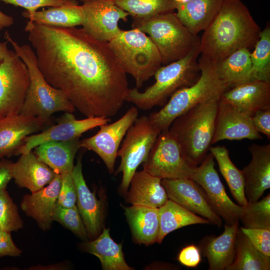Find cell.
Returning <instances> with one entry per match:
<instances>
[{
  "label": "cell",
  "instance_id": "cell-7",
  "mask_svg": "<svg viewBox=\"0 0 270 270\" xmlns=\"http://www.w3.org/2000/svg\"><path fill=\"white\" fill-rule=\"evenodd\" d=\"M118 62L140 88L162 66L160 52L152 40L138 29L121 30L108 42Z\"/></svg>",
  "mask_w": 270,
  "mask_h": 270
},
{
  "label": "cell",
  "instance_id": "cell-22",
  "mask_svg": "<svg viewBox=\"0 0 270 270\" xmlns=\"http://www.w3.org/2000/svg\"><path fill=\"white\" fill-rule=\"evenodd\" d=\"M61 184V176L56 174L46 187L26 194L20 204V208L28 216L34 220L38 226L46 231L52 228L56 202Z\"/></svg>",
  "mask_w": 270,
  "mask_h": 270
},
{
  "label": "cell",
  "instance_id": "cell-30",
  "mask_svg": "<svg viewBox=\"0 0 270 270\" xmlns=\"http://www.w3.org/2000/svg\"><path fill=\"white\" fill-rule=\"evenodd\" d=\"M158 214L160 232L156 241L158 244H160L168 234L182 227L195 224H212L208 220L170 199L158 208Z\"/></svg>",
  "mask_w": 270,
  "mask_h": 270
},
{
  "label": "cell",
  "instance_id": "cell-21",
  "mask_svg": "<svg viewBox=\"0 0 270 270\" xmlns=\"http://www.w3.org/2000/svg\"><path fill=\"white\" fill-rule=\"evenodd\" d=\"M220 100L250 116L260 110L270 109V82L249 81L226 91Z\"/></svg>",
  "mask_w": 270,
  "mask_h": 270
},
{
  "label": "cell",
  "instance_id": "cell-39",
  "mask_svg": "<svg viewBox=\"0 0 270 270\" xmlns=\"http://www.w3.org/2000/svg\"><path fill=\"white\" fill-rule=\"evenodd\" d=\"M18 208L6 189L0 190V228L12 232L23 228Z\"/></svg>",
  "mask_w": 270,
  "mask_h": 270
},
{
  "label": "cell",
  "instance_id": "cell-23",
  "mask_svg": "<svg viewBox=\"0 0 270 270\" xmlns=\"http://www.w3.org/2000/svg\"><path fill=\"white\" fill-rule=\"evenodd\" d=\"M239 222L224 225L223 232L218 236H206L200 242L198 248L206 257L210 270H226L235 254V242Z\"/></svg>",
  "mask_w": 270,
  "mask_h": 270
},
{
  "label": "cell",
  "instance_id": "cell-19",
  "mask_svg": "<svg viewBox=\"0 0 270 270\" xmlns=\"http://www.w3.org/2000/svg\"><path fill=\"white\" fill-rule=\"evenodd\" d=\"M248 148L252 158L242 171L246 198L248 202H254L270 188V144H252Z\"/></svg>",
  "mask_w": 270,
  "mask_h": 270
},
{
  "label": "cell",
  "instance_id": "cell-27",
  "mask_svg": "<svg viewBox=\"0 0 270 270\" xmlns=\"http://www.w3.org/2000/svg\"><path fill=\"white\" fill-rule=\"evenodd\" d=\"M224 0H189L178 4L180 21L194 35L204 30L218 13Z\"/></svg>",
  "mask_w": 270,
  "mask_h": 270
},
{
  "label": "cell",
  "instance_id": "cell-20",
  "mask_svg": "<svg viewBox=\"0 0 270 270\" xmlns=\"http://www.w3.org/2000/svg\"><path fill=\"white\" fill-rule=\"evenodd\" d=\"M76 192L77 208L88 237L94 238L100 232L103 221L102 204L88 187L82 171V157L78 158L72 172Z\"/></svg>",
  "mask_w": 270,
  "mask_h": 270
},
{
  "label": "cell",
  "instance_id": "cell-10",
  "mask_svg": "<svg viewBox=\"0 0 270 270\" xmlns=\"http://www.w3.org/2000/svg\"><path fill=\"white\" fill-rule=\"evenodd\" d=\"M144 163V170L161 179L190 178L195 168L168 129L160 133Z\"/></svg>",
  "mask_w": 270,
  "mask_h": 270
},
{
  "label": "cell",
  "instance_id": "cell-18",
  "mask_svg": "<svg viewBox=\"0 0 270 270\" xmlns=\"http://www.w3.org/2000/svg\"><path fill=\"white\" fill-rule=\"evenodd\" d=\"M50 120L18 114L0 119V159L16 156L28 136L42 130Z\"/></svg>",
  "mask_w": 270,
  "mask_h": 270
},
{
  "label": "cell",
  "instance_id": "cell-36",
  "mask_svg": "<svg viewBox=\"0 0 270 270\" xmlns=\"http://www.w3.org/2000/svg\"><path fill=\"white\" fill-rule=\"evenodd\" d=\"M250 81L270 82V26L262 30L260 38L250 52Z\"/></svg>",
  "mask_w": 270,
  "mask_h": 270
},
{
  "label": "cell",
  "instance_id": "cell-31",
  "mask_svg": "<svg viewBox=\"0 0 270 270\" xmlns=\"http://www.w3.org/2000/svg\"><path fill=\"white\" fill-rule=\"evenodd\" d=\"M22 16L39 24L58 28H72L82 25L83 15L77 3L34 12L26 10Z\"/></svg>",
  "mask_w": 270,
  "mask_h": 270
},
{
  "label": "cell",
  "instance_id": "cell-13",
  "mask_svg": "<svg viewBox=\"0 0 270 270\" xmlns=\"http://www.w3.org/2000/svg\"><path fill=\"white\" fill-rule=\"evenodd\" d=\"M138 116V108L132 106L116 122L100 126L96 134L80 140V148L96 154L103 160L110 173H112L120 144Z\"/></svg>",
  "mask_w": 270,
  "mask_h": 270
},
{
  "label": "cell",
  "instance_id": "cell-48",
  "mask_svg": "<svg viewBox=\"0 0 270 270\" xmlns=\"http://www.w3.org/2000/svg\"><path fill=\"white\" fill-rule=\"evenodd\" d=\"M8 42V40L4 42H0V65L3 62L10 51L7 47Z\"/></svg>",
  "mask_w": 270,
  "mask_h": 270
},
{
  "label": "cell",
  "instance_id": "cell-6",
  "mask_svg": "<svg viewBox=\"0 0 270 270\" xmlns=\"http://www.w3.org/2000/svg\"><path fill=\"white\" fill-rule=\"evenodd\" d=\"M4 38L12 45L14 51L26 64L30 83L19 114L50 120L56 112H72L76 109L64 94L50 85L37 64L36 54L28 44L19 45L6 32Z\"/></svg>",
  "mask_w": 270,
  "mask_h": 270
},
{
  "label": "cell",
  "instance_id": "cell-45",
  "mask_svg": "<svg viewBox=\"0 0 270 270\" xmlns=\"http://www.w3.org/2000/svg\"><path fill=\"white\" fill-rule=\"evenodd\" d=\"M256 130L270 139V109L260 110L251 116Z\"/></svg>",
  "mask_w": 270,
  "mask_h": 270
},
{
  "label": "cell",
  "instance_id": "cell-40",
  "mask_svg": "<svg viewBox=\"0 0 270 270\" xmlns=\"http://www.w3.org/2000/svg\"><path fill=\"white\" fill-rule=\"evenodd\" d=\"M251 244L260 252L270 256V229L240 227Z\"/></svg>",
  "mask_w": 270,
  "mask_h": 270
},
{
  "label": "cell",
  "instance_id": "cell-5",
  "mask_svg": "<svg viewBox=\"0 0 270 270\" xmlns=\"http://www.w3.org/2000/svg\"><path fill=\"white\" fill-rule=\"evenodd\" d=\"M198 62L200 68L198 80L192 86L177 90L160 110L148 116L151 124L160 131L168 129L176 118L194 106L219 100L230 88L218 76L216 64L200 58Z\"/></svg>",
  "mask_w": 270,
  "mask_h": 270
},
{
  "label": "cell",
  "instance_id": "cell-29",
  "mask_svg": "<svg viewBox=\"0 0 270 270\" xmlns=\"http://www.w3.org/2000/svg\"><path fill=\"white\" fill-rule=\"evenodd\" d=\"M84 250L98 258L104 270H132L126 262L122 244L111 238L108 228H104L94 240L83 244Z\"/></svg>",
  "mask_w": 270,
  "mask_h": 270
},
{
  "label": "cell",
  "instance_id": "cell-2",
  "mask_svg": "<svg viewBox=\"0 0 270 270\" xmlns=\"http://www.w3.org/2000/svg\"><path fill=\"white\" fill-rule=\"evenodd\" d=\"M261 30L240 0H224L200 38V58L216 64L241 48L250 50L258 40Z\"/></svg>",
  "mask_w": 270,
  "mask_h": 270
},
{
  "label": "cell",
  "instance_id": "cell-47",
  "mask_svg": "<svg viewBox=\"0 0 270 270\" xmlns=\"http://www.w3.org/2000/svg\"><path fill=\"white\" fill-rule=\"evenodd\" d=\"M14 22V18L0 10V30L11 26Z\"/></svg>",
  "mask_w": 270,
  "mask_h": 270
},
{
  "label": "cell",
  "instance_id": "cell-16",
  "mask_svg": "<svg viewBox=\"0 0 270 270\" xmlns=\"http://www.w3.org/2000/svg\"><path fill=\"white\" fill-rule=\"evenodd\" d=\"M168 198L221 227L222 220L211 208L202 188L190 178L162 179Z\"/></svg>",
  "mask_w": 270,
  "mask_h": 270
},
{
  "label": "cell",
  "instance_id": "cell-38",
  "mask_svg": "<svg viewBox=\"0 0 270 270\" xmlns=\"http://www.w3.org/2000/svg\"><path fill=\"white\" fill-rule=\"evenodd\" d=\"M53 220L68 229L84 240H87L88 232L76 205L71 208H63L55 204Z\"/></svg>",
  "mask_w": 270,
  "mask_h": 270
},
{
  "label": "cell",
  "instance_id": "cell-35",
  "mask_svg": "<svg viewBox=\"0 0 270 270\" xmlns=\"http://www.w3.org/2000/svg\"><path fill=\"white\" fill-rule=\"evenodd\" d=\"M120 8L134 20H144L173 12L176 0H113Z\"/></svg>",
  "mask_w": 270,
  "mask_h": 270
},
{
  "label": "cell",
  "instance_id": "cell-37",
  "mask_svg": "<svg viewBox=\"0 0 270 270\" xmlns=\"http://www.w3.org/2000/svg\"><path fill=\"white\" fill-rule=\"evenodd\" d=\"M239 221L244 228L270 229V194L260 200L242 206Z\"/></svg>",
  "mask_w": 270,
  "mask_h": 270
},
{
  "label": "cell",
  "instance_id": "cell-9",
  "mask_svg": "<svg viewBox=\"0 0 270 270\" xmlns=\"http://www.w3.org/2000/svg\"><path fill=\"white\" fill-rule=\"evenodd\" d=\"M160 132L146 116L137 118L128 130L117 154L121 161L116 174H122L120 189L123 194L126 193L137 168L146 160Z\"/></svg>",
  "mask_w": 270,
  "mask_h": 270
},
{
  "label": "cell",
  "instance_id": "cell-34",
  "mask_svg": "<svg viewBox=\"0 0 270 270\" xmlns=\"http://www.w3.org/2000/svg\"><path fill=\"white\" fill-rule=\"evenodd\" d=\"M209 150L216 160L220 171L224 178L232 196L238 204L246 206L248 202L244 194L242 172L231 160L228 150L224 146H210Z\"/></svg>",
  "mask_w": 270,
  "mask_h": 270
},
{
  "label": "cell",
  "instance_id": "cell-26",
  "mask_svg": "<svg viewBox=\"0 0 270 270\" xmlns=\"http://www.w3.org/2000/svg\"><path fill=\"white\" fill-rule=\"evenodd\" d=\"M80 138L66 141H51L36 146L38 158L58 174L72 173L74 159L80 148Z\"/></svg>",
  "mask_w": 270,
  "mask_h": 270
},
{
  "label": "cell",
  "instance_id": "cell-25",
  "mask_svg": "<svg viewBox=\"0 0 270 270\" xmlns=\"http://www.w3.org/2000/svg\"><path fill=\"white\" fill-rule=\"evenodd\" d=\"M161 180L144 170L136 171L130 182V188L126 194L127 202L132 205L160 208L168 199Z\"/></svg>",
  "mask_w": 270,
  "mask_h": 270
},
{
  "label": "cell",
  "instance_id": "cell-42",
  "mask_svg": "<svg viewBox=\"0 0 270 270\" xmlns=\"http://www.w3.org/2000/svg\"><path fill=\"white\" fill-rule=\"evenodd\" d=\"M6 4L24 8L29 12H34L42 7H57L70 5L76 2L74 0H0Z\"/></svg>",
  "mask_w": 270,
  "mask_h": 270
},
{
  "label": "cell",
  "instance_id": "cell-17",
  "mask_svg": "<svg viewBox=\"0 0 270 270\" xmlns=\"http://www.w3.org/2000/svg\"><path fill=\"white\" fill-rule=\"evenodd\" d=\"M251 117L219 100L212 144L222 140H262Z\"/></svg>",
  "mask_w": 270,
  "mask_h": 270
},
{
  "label": "cell",
  "instance_id": "cell-11",
  "mask_svg": "<svg viewBox=\"0 0 270 270\" xmlns=\"http://www.w3.org/2000/svg\"><path fill=\"white\" fill-rule=\"evenodd\" d=\"M30 83L26 64L10 50L0 65V119L20 114Z\"/></svg>",
  "mask_w": 270,
  "mask_h": 270
},
{
  "label": "cell",
  "instance_id": "cell-43",
  "mask_svg": "<svg viewBox=\"0 0 270 270\" xmlns=\"http://www.w3.org/2000/svg\"><path fill=\"white\" fill-rule=\"evenodd\" d=\"M179 262L188 267L194 268L201 261L200 252L198 247L190 244L184 248L178 256Z\"/></svg>",
  "mask_w": 270,
  "mask_h": 270
},
{
  "label": "cell",
  "instance_id": "cell-3",
  "mask_svg": "<svg viewBox=\"0 0 270 270\" xmlns=\"http://www.w3.org/2000/svg\"><path fill=\"white\" fill-rule=\"evenodd\" d=\"M200 54L199 44L184 58L160 66L154 76L155 82L142 92L136 87L129 88L126 101L144 110L163 106L175 92L192 86L198 80L200 68L197 60Z\"/></svg>",
  "mask_w": 270,
  "mask_h": 270
},
{
  "label": "cell",
  "instance_id": "cell-49",
  "mask_svg": "<svg viewBox=\"0 0 270 270\" xmlns=\"http://www.w3.org/2000/svg\"><path fill=\"white\" fill-rule=\"evenodd\" d=\"M80 0V1H82V2H85V1L88 0Z\"/></svg>",
  "mask_w": 270,
  "mask_h": 270
},
{
  "label": "cell",
  "instance_id": "cell-15",
  "mask_svg": "<svg viewBox=\"0 0 270 270\" xmlns=\"http://www.w3.org/2000/svg\"><path fill=\"white\" fill-rule=\"evenodd\" d=\"M110 120V118L104 116L86 117L84 119L77 120L72 112H65L58 124L44 130L26 136L16 156L28 153L44 142L80 138L84 132L106 124Z\"/></svg>",
  "mask_w": 270,
  "mask_h": 270
},
{
  "label": "cell",
  "instance_id": "cell-24",
  "mask_svg": "<svg viewBox=\"0 0 270 270\" xmlns=\"http://www.w3.org/2000/svg\"><path fill=\"white\" fill-rule=\"evenodd\" d=\"M56 174L40 160L32 151L21 154L12 166V176L20 187L31 192H36L49 184Z\"/></svg>",
  "mask_w": 270,
  "mask_h": 270
},
{
  "label": "cell",
  "instance_id": "cell-12",
  "mask_svg": "<svg viewBox=\"0 0 270 270\" xmlns=\"http://www.w3.org/2000/svg\"><path fill=\"white\" fill-rule=\"evenodd\" d=\"M214 158L210 152L202 162L195 167L190 178L204 190L207 201L212 210L231 225L239 222L242 206L234 203L227 194L215 169Z\"/></svg>",
  "mask_w": 270,
  "mask_h": 270
},
{
  "label": "cell",
  "instance_id": "cell-4",
  "mask_svg": "<svg viewBox=\"0 0 270 270\" xmlns=\"http://www.w3.org/2000/svg\"><path fill=\"white\" fill-rule=\"evenodd\" d=\"M218 101L194 106L176 118L168 128L194 167L202 162L212 144Z\"/></svg>",
  "mask_w": 270,
  "mask_h": 270
},
{
  "label": "cell",
  "instance_id": "cell-41",
  "mask_svg": "<svg viewBox=\"0 0 270 270\" xmlns=\"http://www.w3.org/2000/svg\"><path fill=\"white\" fill-rule=\"evenodd\" d=\"M61 176V184L56 202L63 208H71L76 205V192L72 173L64 174Z\"/></svg>",
  "mask_w": 270,
  "mask_h": 270
},
{
  "label": "cell",
  "instance_id": "cell-33",
  "mask_svg": "<svg viewBox=\"0 0 270 270\" xmlns=\"http://www.w3.org/2000/svg\"><path fill=\"white\" fill-rule=\"evenodd\" d=\"M270 270V256L258 251L238 228L236 238L234 258L226 270Z\"/></svg>",
  "mask_w": 270,
  "mask_h": 270
},
{
  "label": "cell",
  "instance_id": "cell-8",
  "mask_svg": "<svg viewBox=\"0 0 270 270\" xmlns=\"http://www.w3.org/2000/svg\"><path fill=\"white\" fill-rule=\"evenodd\" d=\"M132 27L148 34L160 52L162 66L184 58L200 44V38L191 33L173 12L134 20Z\"/></svg>",
  "mask_w": 270,
  "mask_h": 270
},
{
  "label": "cell",
  "instance_id": "cell-1",
  "mask_svg": "<svg viewBox=\"0 0 270 270\" xmlns=\"http://www.w3.org/2000/svg\"><path fill=\"white\" fill-rule=\"evenodd\" d=\"M24 30L46 80L76 110L86 117L108 118L118 113L126 102L128 83L108 42L76 27L28 20Z\"/></svg>",
  "mask_w": 270,
  "mask_h": 270
},
{
  "label": "cell",
  "instance_id": "cell-32",
  "mask_svg": "<svg viewBox=\"0 0 270 270\" xmlns=\"http://www.w3.org/2000/svg\"><path fill=\"white\" fill-rule=\"evenodd\" d=\"M250 50L243 48L216 64L218 76L230 88L250 81Z\"/></svg>",
  "mask_w": 270,
  "mask_h": 270
},
{
  "label": "cell",
  "instance_id": "cell-46",
  "mask_svg": "<svg viewBox=\"0 0 270 270\" xmlns=\"http://www.w3.org/2000/svg\"><path fill=\"white\" fill-rule=\"evenodd\" d=\"M12 164L11 160L6 158L0 159V190L6 189L12 178Z\"/></svg>",
  "mask_w": 270,
  "mask_h": 270
},
{
  "label": "cell",
  "instance_id": "cell-28",
  "mask_svg": "<svg viewBox=\"0 0 270 270\" xmlns=\"http://www.w3.org/2000/svg\"><path fill=\"white\" fill-rule=\"evenodd\" d=\"M124 210L135 242L146 245L156 242L160 232L158 208L132 205L125 207Z\"/></svg>",
  "mask_w": 270,
  "mask_h": 270
},
{
  "label": "cell",
  "instance_id": "cell-14",
  "mask_svg": "<svg viewBox=\"0 0 270 270\" xmlns=\"http://www.w3.org/2000/svg\"><path fill=\"white\" fill-rule=\"evenodd\" d=\"M81 8L82 28L94 38L108 42L122 30L119 21H127L129 16L113 0H88L83 2Z\"/></svg>",
  "mask_w": 270,
  "mask_h": 270
},
{
  "label": "cell",
  "instance_id": "cell-44",
  "mask_svg": "<svg viewBox=\"0 0 270 270\" xmlns=\"http://www.w3.org/2000/svg\"><path fill=\"white\" fill-rule=\"evenodd\" d=\"M10 232L0 228V258L20 256L22 252L13 242Z\"/></svg>",
  "mask_w": 270,
  "mask_h": 270
}]
</instances>
